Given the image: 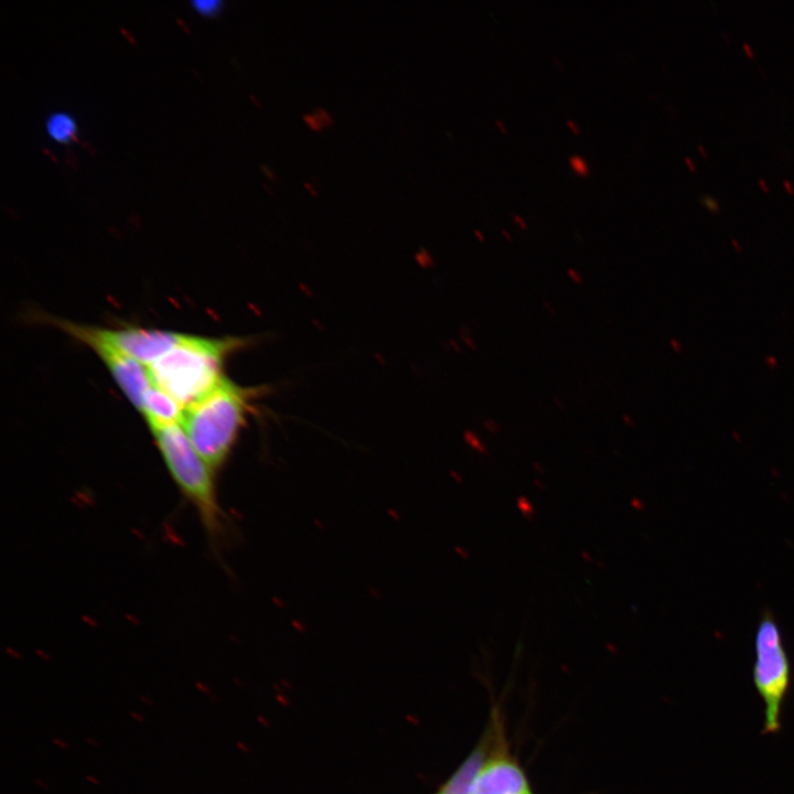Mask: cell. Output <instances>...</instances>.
<instances>
[{
	"instance_id": "6da1fadb",
	"label": "cell",
	"mask_w": 794,
	"mask_h": 794,
	"mask_svg": "<svg viewBox=\"0 0 794 794\" xmlns=\"http://www.w3.org/2000/svg\"><path fill=\"white\" fill-rule=\"evenodd\" d=\"M264 387H245L226 376L183 409L181 427L203 461L215 472L227 460Z\"/></svg>"
},
{
	"instance_id": "7a4b0ae2",
	"label": "cell",
	"mask_w": 794,
	"mask_h": 794,
	"mask_svg": "<svg viewBox=\"0 0 794 794\" xmlns=\"http://www.w3.org/2000/svg\"><path fill=\"white\" fill-rule=\"evenodd\" d=\"M249 344V337H208L189 334L186 340L144 366L151 384L164 390L183 409L212 390L224 377L226 360Z\"/></svg>"
},
{
	"instance_id": "3957f363",
	"label": "cell",
	"mask_w": 794,
	"mask_h": 794,
	"mask_svg": "<svg viewBox=\"0 0 794 794\" xmlns=\"http://www.w3.org/2000/svg\"><path fill=\"white\" fill-rule=\"evenodd\" d=\"M150 430L179 490L195 507L205 529L217 536L224 522L214 471L197 454L180 423L150 426Z\"/></svg>"
},
{
	"instance_id": "277c9868",
	"label": "cell",
	"mask_w": 794,
	"mask_h": 794,
	"mask_svg": "<svg viewBox=\"0 0 794 794\" xmlns=\"http://www.w3.org/2000/svg\"><path fill=\"white\" fill-rule=\"evenodd\" d=\"M754 687L764 705L763 733L781 729L784 699L791 686L792 668L781 629L770 610L760 616L754 636Z\"/></svg>"
},
{
	"instance_id": "5b68a950",
	"label": "cell",
	"mask_w": 794,
	"mask_h": 794,
	"mask_svg": "<svg viewBox=\"0 0 794 794\" xmlns=\"http://www.w3.org/2000/svg\"><path fill=\"white\" fill-rule=\"evenodd\" d=\"M51 325L61 329L78 342L87 345L100 361L106 365L112 378L129 399V401L142 412L144 395L151 382L146 367L105 340L96 326H90L73 321L47 318Z\"/></svg>"
},
{
	"instance_id": "8992f818",
	"label": "cell",
	"mask_w": 794,
	"mask_h": 794,
	"mask_svg": "<svg viewBox=\"0 0 794 794\" xmlns=\"http://www.w3.org/2000/svg\"><path fill=\"white\" fill-rule=\"evenodd\" d=\"M97 331L105 340L143 366L153 363L181 345L189 335L136 326L120 329L97 328Z\"/></svg>"
},
{
	"instance_id": "52a82bcc",
	"label": "cell",
	"mask_w": 794,
	"mask_h": 794,
	"mask_svg": "<svg viewBox=\"0 0 794 794\" xmlns=\"http://www.w3.org/2000/svg\"><path fill=\"white\" fill-rule=\"evenodd\" d=\"M471 794H530L518 764L503 752L492 754L479 773Z\"/></svg>"
},
{
	"instance_id": "ba28073f",
	"label": "cell",
	"mask_w": 794,
	"mask_h": 794,
	"mask_svg": "<svg viewBox=\"0 0 794 794\" xmlns=\"http://www.w3.org/2000/svg\"><path fill=\"white\" fill-rule=\"evenodd\" d=\"M491 742L486 737L437 794H471L479 773L493 754H490Z\"/></svg>"
},
{
	"instance_id": "9c48e42d",
	"label": "cell",
	"mask_w": 794,
	"mask_h": 794,
	"mask_svg": "<svg viewBox=\"0 0 794 794\" xmlns=\"http://www.w3.org/2000/svg\"><path fill=\"white\" fill-rule=\"evenodd\" d=\"M141 414L144 416L149 427L180 423L183 407L164 390L151 384L144 395Z\"/></svg>"
},
{
	"instance_id": "30bf717a",
	"label": "cell",
	"mask_w": 794,
	"mask_h": 794,
	"mask_svg": "<svg viewBox=\"0 0 794 794\" xmlns=\"http://www.w3.org/2000/svg\"><path fill=\"white\" fill-rule=\"evenodd\" d=\"M47 137L57 143H68L74 138L77 126L72 114L64 110L50 112L44 121Z\"/></svg>"
},
{
	"instance_id": "8fae6325",
	"label": "cell",
	"mask_w": 794,
	"mask_h": 794,
	"mask_svg": "<svg viewBox=\"0 0 794 794\" xmlns=\"http://www.w3.org/2000/svg\"><path fill=\"white\" fill-rule=\"evenodd\" d=\"M190 4L197 14L213 18L221 12L223 2L218 0H192Z\"/></svg>"
},
{
	"instance_id": "7c38bea8",
	"label": "cell",
	"mask_w": 794,
	"mask_h": 794,
	"mask_svg": "<svg viewBox=\"0 0 794 794\" xmlns=\"http://www.w3.org/2000/svg\"><path fill=\"white\" fill-rule=\"evenodd\" d=\"M570 169L579 176H588L590 174V165L584 157L580 154H570L568 157Z\"/></svg>"
},
{
	"instance_id": "4fadbf2b",
	"label": "cell",
	"mask_w": 794,
	"mask_h": 794,
	"mask_svg": "<svg viewBox=\"0 0 794 794\" xmlns=\"http://www.w3.org/2000/svg\"><path fill=\"white\" fill-rule=\"evenodd\" d=\"M700 203L704 207H706L708 211L712 213H718L720 211V205L716 198L709 195H702L700 197Z\"/></svg>"
},
{
	"instance_id": "5bb4252c",
	"label": "cell",
	"mask_w": 794,
	"mask_h": 794,
	"mask_svg": "<svg viewBox=\"0 0 794 794\" xmlns=\"http://www.w3.org/2000/svg\"><path fill=\"white\" fill-rule=\"evenodd\" d=\"M466 436H468V440H469L470 444L474 449H476L481 453H486V447L481 442V440L478 438V436H475L471 431H468Z\"/></svg>"
},
{
	"instance_id": "9a60e30c",
	"label": "cell",
	"mask_w": 794,
	"mask_h": 794,
	"mask_svg": "<svg viewBox=\"0 0 794 794\" xmlns=\"http://www.w3.org/2000/svg\"><path fill=\"white\" fill-rule=\"evenodd\" d=\"M517 504H518L519 509L522 511V513H523L525 516H527V517H530V516H532V514L534 513V508H533V506L530 505V503L526 500V497L521 496V497L518 498V503H517Z\"/></svg>"
},
{
	"instance_id": "2e32d148",
	"label": "cell",
	"mask_w": 794,
	"mask_h": 794,
	"mask_svg": "<svg viewBox=\"0 0 794 794\" xmlns=\"http://www.w3.org/2000/svg\"><path fill=\"white\" fill-rule=\"evenodd\" d=\"M567 276L568 278L576 285H582L583 283V277L582 275L575 268L570 267L567 269Z\"/></svg>"
},
{
	"instance_id": "e0dca14e",
	"label": "cell",
	"mask_w": 794,
	"mask_h": 794,
	"mask_svg": "<svg viewBox=\"0 0 794 794\" xmlns=\"http://www.w3.org/2000/svg\"><path fill=\"white\" fill-rule=\"evenodd\" d=\"M483 423L485 429L491 433H497L501 430V423L495 419L489 418Z\"/></svg>"
},
{
	"instance_id": "ac0fdd59",
	"label": "cell",
	"mask_w": 794,
	"mask_h": 794,
	"mask_svg": "<svg viewBox=\"0 0 794 794\" xmlns=\"http://www.w3.org/2000/svg\"><path fill=\"white\" fill-rule=\"evenodd\" d=\"M511 216H512L514 223H515L521 229L526 230V229L528 228V224H527L526 219H525L522 215L516 214V213H513V214H511Z\"/></svg>"
},
{
	"instance_id": "d6986e66",
	"label": "cell",
	"mask_w": 794,
	"mask_h": 794,
	"mask_svg": "<svg viewBox=\"0 0 794 794\" xmlns=\"http://www.w3.org/2000/svg\"><path fill=\"white\" fill-rule=\"evenodd\" d=\"M566 126L573 135H576V136L580 135L581 129H580L579 124L576 120L568 118L566 120Z\"/></svg>"
},
{
	"instance_id": "ffe728a7",
	"label": "cell",
	"mask_w": 794,
	"mask_h": 794,
	"mask_svg": "<svg viewBox=\"0 0 794 794\" xmlns=\"http://www.w3.org/2000/svg\"><path fill=\"white\" fill-rule=\"evenodd\" d=\"M494 124H495L496 128H497L502 133H506V132H507V128H506V126H505V124H504V121H503L502 119L496 118V119L494 120Z\"/></svg>"
},
{
	"instance_id": "44dd1931",
	"label": "cell",
	"mask_w": 794,
	"mask_h": 794,
	"mask_svg": "<svg viewBox=\"0 0 794 794\" xmlns=\"http://www.w3.org/2000/svg\"><path fill=\"white\" fill-rule=\"evenodd\" d=\"M543 305H544V308H545V310L547 311L548 314H550V315H555V314H556V310L554 309V307L550 304L549 301L544 300V301H543Z\"/></svg>"
},
{
	"instance_id": "7402d4cb",
	"label": "cell",
	"mask_w": 794,
	"mask_h": 794,
	"mask_svg": "<svg viewBox=\"0 0 794 794\" xmlns=\"http://www.w3.org/2000/svg\"><path fill=\"white\" fill-rule=\"evenodd\" d=\"M622 420H623V422H624L626 426H629V427L634 426V421H633V419L630 417L629 414H623V415H622Z\"/></svg>"
},
{
	"instance_id": "603a6c76",
	"label": "cell",
	"mask_w": 794,
	"mask_h": 794,
	"mask_svg": "<svg viewBox=\"0 0 794 794\" xmlns=\"http://www.w3.org/2000/svg\"><path fill=\"white\" fill-rule=\"evenodd\" d=\"M783 186L788 194H791V195L794 194V187L790 181H787V180L783 181Z\"/></svg>"
},
{
	"instance_id": "cb8c5ba5",
	"label": "cell",
	"mask_w": 794,
	"mask_h": 794,
	"mask_svg": "<svg viewBox=\"0 0 794 794\" xmlns=\"http://www.w3.org/2000/svg\"><path fill=\"white\" fill-rule=\"evenodd\" d=\"M685 162L691 172L696 171V165L694 164V162L691 161L690 158L686 157Z\"/></svg>"
},
{
	"instance_id": "d4e9b609",
	"label": "cell",
	"mask_w": 794,
	"mask_h": 794,
	"mask_svg": "<svg viewBox=\"0 0 794 794\" xmlns=\"http://www.w3.org/2000/svg\"><path fill=\"white\" fill-rule=\"evenodd\" d=\"M501 233H502V235L504 236V238H505L506 240H508V242H512V240H513V237H512L511 233H509L507 229L502 228V229H501Z\"/></svg>"
},
{
	"instance_id": "484cf974",
	"label": "cell",
	"mask_w": 794,
	"mask_h": 794,
	"mask_svg": "<svg viewBox=\"0 0 794 794\" xmlns=\"http://www.w3.org/2000/svg\"><path fill=\"white\" fill-rule=\"evenodd\" d=\"M758 182H759L760 187L762 189V191L765 192V193H768V192H769V186H768V184L765 183V181H764L763 179H759Z\"/></svg>"
},
{
	"instance_id": "4316f807",
	"label": "cell",
	"mask_w": 794,
	"mask_h": 794,
	"mask_svg": "<svg viewBox=\"0 0 794 794\" xmlns=\"http://www.w3.org/2000/svg\"><path fill=\"white\" fill-rule=\"evenodd\" d=\"M743 49L745 50L748 56L751 57V58H753V51H752L751 46H749L748 43H744V44H743Z\"/></svg>"
},
{
	"instance_id": "83f0119b",
	"label": "cell",
	"mask_w": 794,
	"mask_h": 794,
	"mask_svg": "<svg viewBox=\"0 0 794 794\" xmlns=\"http://www.w3.org/2000/svg\"><path fill=\"white\" fill-rule=\"evenodd\" d=\"M474 235L481 243L485 242L484 235L479 229H474Z\"/></svg>"
},
{
	"instance_id": "f1b7e54d",
	"label": "cell",
	"mask_w": 794,
	"mask_h": 794,
	"mask_svg": "<svg viewBox=\"0 0 794 794\" xmlns=\"http://www.w3.org/2000/svg\"><path fill=\"white\" fill-rule=\"evenodd\" d=\"M698 149H699L698 151L700 152V154L702 155V158H707V157H708V155H707V152L705 151V149H704L700 144L698 146Z\"/></svg>"
}]
</instances>
